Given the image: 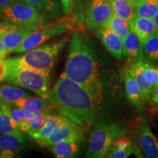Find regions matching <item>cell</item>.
Masks as SVG:
<instances>
[{
  "label": "cell",
  "mask_w": 158,
  "mask_h": 158,
  "mask_svg": "<svg viewBox=\"0 0 158 158\" xmlns=\"http://www.w3.org/2000/svg\"><path fill=\"white\" fill-rule=\"evenodd\" d=\"M63 116L80 126L95 118L98 106L86 89L67 77L60 78L45 97Z\"/></svg>",
  "instance_id": "cell-1"
},
{
  "label": "cell",
  "mask_w": 158,
  "mask_h": 158,
  "mask_svg": "<svg viewBox=\"0 0 158 158\" xmlns=\"http://www.w3.org/2000/svg\"><path fill=\"white\" fill-rule=\"evenodd\" d=\"M100 64L93 51L80 35L74 33L71 39L66 64L61 76L67 77L86 89L97 103L103 98V84Z\"/></svg>",
  "instance_id": "cell-2"
},
{
  "label": "cell",
  "mask_w": 158,
  "mask_h": 158,
  "mask_svg": "<svg viewBox=\"0 0 158 158\" xmlns=\"http://www.w3.org/2000/svg\"><path fill=\"white\" fill-rule=\"evenodd\" d=\"M68 42V36L62 37L31 49L21 56L10 58V60L23 68L51 75L59 54Z\"/></svg>",
  "instance_id": "cell-3"
},
{
  "label": "cell",
  "mask_w": 158,
  "mask_h": 158,
  "mask_svg": "<svg viewBox=\"0 0 158 158\" xmlns=\"http://www.w3.org/2000/svg\"><path fill=\"white\" fill-rule=\"evenodd\" d=\"M7 74L5 81L18 86L35 92L40 97L45 98L50 90V75L23 68L15 64L10 59H5Z\"/></svg>",
  "instance_id": "cell-4"
},
{
  "label": "cell",
  "mask_w": 158,
  "mask_h": 158,
  "mask_svg": "<svg viewBox=\"0 0 158 158\" xmlns=\"http://www.w3.org/2000/svg\"><path fill=\"white\" fill-rule=\"evenodd\" d=\"M5 20L34 31L48 24L44 15L35 7L13 0L0 14Z\"/></svg>",
  "instance_id": "cell-5"
},
{
  "label": "cell",
  "mask_w": 158,
  "mask_h": 158,
  "mask_svg": "<svg viewBox=\"0 0 158 158\" xmlns=\"http://www.w3.org/2000/svg\"><path fill=\"white\" fill-rule=\"evenodd\" d=\"M123 132L113 124L100 123L97 125L91 133L86 150V157L90 158L106 157L113 148L116 138Z\"/></svg>",
  "instance_id": "cell-6"
},
{
  "label": "cell",
  "mask_w": 158,
  "mask_h": 158,
  "mask_svg": "<svg viewBox=\"0 0 158 158\" xmlns=\"http://www.w3.org/2000/svg\"><path fill=\"white\" fill-rule=\"evenodd\" d=\"M70 28V24L66 21H59L51 24L43 26L41 28L31 31L21 44L15 48L12 53L27 52L43 44L50 39L66 32Z\"/></svg>",
  "instance_id": "cell-7"
},
{
  "label": "cell",
  "mask_w": 158,
  "mask_h": 158,
  "mask_svg": "<svg viewBox=\"0 0 158 158\" xmlns=\"http://www.w3.org/2000/svg\"><path fill=\"white\" fill-rule=\"evenodd\" d=\"M84 138V130L78 124L69 122L56 127L48 137L45 139L37 140L40 147H48L55 143L65 141L79 142Z\"/></svg>",
  "instance_id": "cell-8"
},
{
  "label": "cell",
  "mask_w": 158,
  "mask_h": 158,
  "mask_svg": "<svg viewBox=\"0 0 158 158\" xmlns=\"http://www.w3.org/2000/svg\"><path fill=\"white\" fill-rule=\"evenodd\" d=\"M114 14L108 0H91L86 11V23L92 30L106 26Z\"/></svg>",
  "instance_id": "cell-9"
},
{
  "label": "cell",
  "mask_w": 158,
  "mask_h": 158,
  "mask_svg": "<svg viewBox=\"0 0 158 158\" xmlns=\"http://www.w3.org/2000/svg\"><path fill=\"white\" fill-rule=\"evenodd\" d=\"M31 31L7 20L0 23V35L7 54L21 45Z\"/></svg>",
  "instance_id": "cell-10"
},
{
  "label": "cell",
  "mask_w": 158,
  "mask_h": 158,
  "mask_svg": "<svg viewBox=\"0 0 158 158\" xmlns=\"http://www.w3.org/2000/svg\"><path fill=\"white\" fill-rule=\"evenodd\" d=\"M137 139L140 147L148 158H158V138L147 124L139 122L137 127Z\"/></svg>",
  "instance_id": "cell-11"
},
{
  "label": "cell",
  "mask_w": 158,
  "mask_h": 158,
  "mask_svg": "<svg viewBox=\"0 0 158 158\" xmlns=\"http://www.w3.org/2000/svg\"><path fill=\"white\" fill-rule=\"evenodd\" d=\"M25 137L21 131L0 135V157H13L23 149Z\"/></svg>",
  "instance_id": "cell-12"
},
{
  "label": "cell",
  "mask_w": 158,
  "mask_h": 158,
  "mask_svg": "<svg viewBox=\"0 0 158 158\" xmlns=\"http://www.w3.org/2000/svg\"><path fill=\"white\" fill-rule=\"evenodd\" d=\"M98 35L108 52L116 59L122 60L123 58V40L107 26L99 29Z\"/></svg>",
  "instance_id": "cell-13"
},
{
  "label": "cell",
  "mask_w": 158,
  "mask_h": 158,
  "mask_svg": "<svg viewBox=\"0 0 158 158\" xmlns=\"http://www.w3.org/2000/svg\"><path fill=\"white\" fill-rule=\"evenodd\" d=\"M141 61L135 62H127L124 68L127 70L137 84L141 92L142 103H146L151 98L154 86L144 78L141 70Z\"/></svg>",
  "instance_id": "cell-14"
},
{
  "label": "cell",
  "mask_w": 158,
  "mask_h": 158,
  "mask_svg": "<svg viewBox=\"0 0 158 158\" xmlns=\"http://www.w3.org/2000/svg\"><path fill=\"white\" fill-rule=\"evenodd\" d=\"M123 57L127 62H135L143 61L142 45L139 37L134 31L130 30L123 39Z\"/></svg>",
  "instance_id": "cell-15"
},
{
  "label": "cell",
  "mask_w": 158,
  "mask_h": 158,
  "mask_svg": "<svg viewBox=\"0 0 158 158\" xmlns=\"http://www.w3.org/2000/svg\"><path fill=\"white\" fill-rule=\"evenodd\" d=\"M129 25L130 30L137 35L141 43L156 34V29L152 19L149 18L135 15L129 21Z\"/></svg>",
  "instance_id": "cell-16"
},
{
  "label": "cell",
  "mask_w": 158,
  "mask_h": 158,
  "mask_svg": "<svg viewBox=\"0 0 158 158\" xmlns=\"http://www.w3.org/2000/svg\"><path fill=\"white\" fill-rule=\"evenodd\" d=\"M17 108L27 110L29 112L50 111L55 109L54 105L48 101L45 98H31L28 97L15 102L14 104Z\"/></svg>",
  "instance_id": "cell-17"
},
{
  "label": "cell",
  "mask_w": 158,
  "mask_h": 158,
  "mask_svg": "<svg viewBox=\"0 0 158 158\" xmlns=\"http://www.w3.org/2000/svg\"><path fill=\"white\" fill-rule=\"evenodd\" d=\"M69 122L71 121H70V120L68 119V118L63 116L62 115L58 116L49 115L48 114L46 118H45L43 127L37 133L31 135V138H34L35 141H37V140L45 139V138L48 137L56 127H58L59 126Z\"/></svg>",
  "instance_id": "cell-18"
},
{
  "label": "cell",
  "mask_w": 158,
  "mask_h": 158,
  "mask_svg": "<svg viewBox=\"0 0 158 158\" xmlns=\"http://www.w3.org/2000/svg\"><path fill=\"white\" fill-rule=\"evenodd\" d=\"M49 114L48 111L34 112L33 116L29 118L22 120L18 124V129L21 132L32 135L43 127L45 118Z\"/></svg>",
  "instance_id": "cell-19"
},
{
  "label": "cell",
  "mask_w": 158,
  "mask_h": 158,
  "mask_svg": "<svg viewBox=\"0 0 158 158\" xmlns=\"http://www.w3.org/2000/svg\"><path fill=\"white\" fill-rule=\"evenodd\" d=\"M31 94L19 86L4 84L0 86V98L6 103L14 105L21 99L30 97Z\"/></svg>",
  "instance_id": "cell-20"
},
{
  "label": "cell",
  "mask_w": 158,
  "mask_h": 158,
  "mask_svg": "<svg viewBox=\"0 0 158 158\" xmlns=\"http://www.w3.org/2000/svg\"><path fill=\"white\" fill-rule=\"evenodd\" d=\"M79 142L74 141H65L51 146L50 151L57 158L73 157L78 155L80 147Z\"/></svg>",
  "instance_id": "cell-21"
},
{
  "label": "cell",
  "mask_w": 158,
  "mask_h": 158,
  "mask_svg": "<svg viewBox=\"0 0 158 158\" xmlns=\"http://www.w3.org/2000/svg\"><path fill=\"white\" fill-rule=\"evenodd\" d=\"M122 73L124 80V84H125L124 86H125L128 100L133 105H135L136 107L141 108V104L143 103L141 100V92L137 84L125 68L122 70Z\"/></svg>",
  "instance_id": "cell-22"
},
{
  "label": "cell",
  "mask_w": 158,
  "mask_h": 158,
  "mask_svg": "<svg viewBox=\"0 0 158 158\" xmlns=\"http://www.w3.org/2000/svg\"><path fill=\"white\" fill-rule=\"evenodd\" d=\"M144 62L158 64V35L155 34L141 43Z\"/></svg>",
  "instance_id": "cell-23"
},
{
  "label": "cell",
  "mask_w": 158,
  "mask_h": 158,
  "mask_svg": "<svg viewBox=\"0 0 158 158\" xmlns=\"http://www.w3.org/2000/svg\"><path fill=\"white\" fill-rule=\"evenodd\" d=\"M114 14L129 22L135 16L134 7L129 0H108Z\"/></svg>",
  "instance_id": "cell-24"
},
{
  "label": "cell",
  "mask_w": 158,
  "mask_h": 158,
  "mask_svg": "<svg viewBox=\"0 0 158 158\" xmlns=\"http://www.w3.org/2000/svg\"><path fill=\"white\" fill-rule=\"evenodd\" d=\"M35 7L43 14H56L58 12L56 3L53 0H17Z\"/></svg>",
  "instance_id": "cell-25"
},
{
  "label": "cell",
  "mask_w": 158,
  "mask_h": 158,
  "mask_svg": "<svg viewBox=\"0 0 158 158\" xmlns=\"http://www.w3.org/2000/svg\"><path fill=\"white\" fill-rule=\"evenodd\" d=\"M133 7L135 16L152 19L158 10V0H144Z\"/></svg>",
  "instance_id": "cell-26"
},
{
  "label": "cell",
  "mask_w": 158,
  "mask_h": 158,
  "mask_svg": "<svg viewBox=\"0 0 158 158\" xmlns=\"http://www.w3.org/2000/svg\"><path fill=\"white\" fill-rule=\"evenodd\" d=\"M106 26L122 40L126 37L130 30L129 22L115 14L112 15Z\"/></svg>",
  "instance_id": "cell-27"
},
{
  "label": "cell",
  "mask_w": 158,
  "mask_h": 158,
  "mask_svg": "<svg viewBox=\"0 0 158 158\" xmlns=\"http://www.w3.org/2000/svg\"><path fill=\"white\" fill-rule=\"evenodd\" d=\"M141 70L144 78L155 87L158 85V69L149 64V63L141 61Z\"/></svg>",
  "instance_id": "cell-28"
},
{
  "label": "cell",
  "mask_w": 158,
  "mask_h": 158,
  "mask_svg": "<svg viewBox=\"0 0 158 158\" xmlns=\"http://www.w3.org/2000/svg\"><path fill=\"white\" fill-rule=\"evenodd\" d=\"M10 108H7L0 111V133H13L20 131L19 130H15L13 127L10 122Z\"/></svg>",
  "instance_id": "cell-29"
},
{
  "label": "cell",
  "mask_w": 158,
  "mask_h": 158,
  "mask_svg": "<svg viewBox=\"0 0 158 158\" xmlns=\"http://www.w3.org/2000/svg\"><path fill=\"white\" fill-rule=\"evenodd\" d=\"M34 114V112H29L27 110L21 109L18 108L15 109H10V122L13 127L15 130L18 129V124L22 120L29 118Z\"/></svg>",
  "instance_id": "cell-30"
},
{
  "label": "cell",
  "mask_w": 158,
  "mask_h": 158,
  "mask_svg": "<svg viewBox=\"0 0 158 158\" xmlns=\"http://www.w3.org/2000/svg\"><path fill=\"white\" fill-rule=\"evenodd\" d=\"M131 155H136L138 157H140L139 155H141V153L139 150L135 149L132 146L125 149H119L114 147L110 150L106 157L110 158H127Z\"/></svg>",
  "instance_id": "cell-31"
},
{
  "label": "cell",
  "mask_w": 158,
  "mask_h": 158,
  "mask_svg": "<svg viewBox=\"0 0 158 158\" xmlns=\"http://www.w3.org/2000/svg\"><path fill=\"white\" fill-rule=\"evenodd\" d=\"M113 146L114 147L117 148V149H125L131 147L132 144L130 139H128L126 137H123V136L120 135L116 138V140L114 142Z\"/></svg>",
  "instance_id": "cell-32"
},
{
  "label": "cell",
  "mask_w": 158,
  "mask_h": 158,
  "mask_svg": "<svg viewBox=\"0 0 158 158\" xmlns=\"http://www.w3.org/2000/svg\"><path fill=\"white\" fill-rule=\"evenodd\" d=\"M7 74V66L5 59L0 57V82L5 81Z\"/></svg>",
  "instance_id": "cell-33"
},
{
  "label": "cell",
  "mask_w": 158,
  "mask_h": 158,
  "mask_svg": "<svg viewBox=\"0 0 158 158\" xmlns=\"http://www.w3.org/2000/svg\"><path fill=\"white\" fill-rule=\"evenodd\" d=\"M73 0H61L62 5L63 11L64 13H68L70 11Z\"/></svg>",
  "instance_id": "cell-34"
},
{
  "label": "cell",
  "mask_w": 158,
  "mask_h": 158,
  "mask_svg": "<svg viewBox=\"0 0 158 158\" xmlns=\"http://www.w3.org/2000/svg\"><path fill=\"white\" fill-rule=\"evenodd\" d=\"M152 100L155 104H157L158 102V85L155 86L153 88L152 92Z\"/></svg>",
  "instance_id": "cell-35"
},
{
  "label": "cell",
  "mask_w": 158,
  "mask_h": 158,
  "mask_svg": "<svg viewBox=\"0 0 158 158\" xmlns=\"http://www.w3.org/2000/svg\"><path fill=\"white\" fill-rule=\"evenodd\" d=\"M7 54V51H6L5 46H4L2 40L1 35H0V57H2L3 58V57L6 56Z\"/></svg>",
  "instance_id": "cell-36"
},
{
  "label": "cell",
  "mask_w": 158,
  "mask_h": 158,
  "mask_svg": "<svg viewBox=\"0 0 158 158\" xmlns=\"http://www.w3.org/2000/svg\"><path fill=\"white\" fill-rule=\"evenodd\" d=\"M12 1L13 0H0V14H1L3 10L5 9L6 6L9 5Z\"/></svg>",
  "instance_id": "cell-37"
},
{
  "label": "cell",
  "mask_w": 158,
  "mask_h": 158,
  "mask_svg": "<svg viewBox=\"0 0 158 158\" xmlns=\"http://www.w3.org/2000/svg\"><path fill=\"white\" fill-rule=\"evenodd\" d=\"M152 19L154 25H155V27L156 29V34L158 35V10Z\"/></svg>",
  "instance_id": "cell-38"
},
{
  "label": "cell",
  "mask_w": 158,
  "mask_h": 158,
  "mask_svg": "<svg viewBox=\"0 0 158 158\" xmlns=\"http://www.w3.org/2000/svg\"><path fill=\"white\" fill-rule=\"evenodd\" d=\"M10 105L6 103L5 102H4L1 98H0V111L2 110H4L5 109H7V108H10Z\"/></svg>",
  "instance_id": "cell-39"
},
{
  "label": "cell",
  "mask_w": 158,
  "mask_h": 158,
  "mask_svg": "<svg viewBox=\"0 0 158 158\" xmlns=\"http://www.w3.org/2000/svg\"><path fill=\"white\" fill-rule=\"evenodd\" d=\"M144 1V0H129V2L130 3H131V5L133 6V7H135V6L138 5V4H140L141 2Z\"/></svg>",
  "instance_id": "cell-40"
},
{
  "label": "cell",
  "mask_w": 158,
  "mask_h": 158,
  "mask_svg": "<svg viewBox=\"0 0 158 158\" xmlns=\"http://www.w3.org/2000/svg\"><path fill=\"white\" fill-rule=\"evenodd\" d=\"M155 105H156V108H156V109L158 110V102H157V104H155Z\"/></svg>",
  "instance_id": "cell-41"
}]
</instances>
